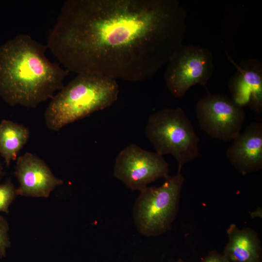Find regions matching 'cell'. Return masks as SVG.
Returning <instances> with one entry per match:
<instances>
[{"instance_id": "1", "label": "cell", "mask_w": 262, "mask_h": 262, "mask_svg": "<svg viewBox=\"0 0 262 262\" xmlns=\"http://www.w3.org/2000/svg\"><path fill=\"white\" fill-rule=\"evenodd\" d=\"M187 15L177 0H67L46 46L68 71L142 82L183 44Z\"/></svg>"}, {"instance_id": "2", "label": "cell", "mask_w": 262, "mask_h": 262, "mask_svg": "<svg viewBox=\"0 0 262 262\" xmlns=\"http://www.w3.org/2000/svg\"><path fill=\"white\" fill-rule=\"evenodd\" d=\"M47 49L23 33L0 46V96L6 103L35 108L63 88L69 71L48 59Z\"/></svg>"}, {"instance_id": "3", "label": "cell", "mask_w": 262, "mask_h": 262, "mask_svg": "<svg viewBox=\"0 0 262 262\" xmlns=\"http://www.w3.org/2000/svg\"><path fill=\"white\" fill-rule=\"evenodd\" d=\"M115 80L79 74L54 96L44 114L47 127L59 131L66 125L109 107L118 98Z\"/></svg>"}, {"instance_id": "4", "label": "cell", "mask_w": 262, "mask_h": 262, "mask_svg": "<svg viewBox=\"0 0 262 262\" xmlns=\"http://www.w3.org/2000/svg\"><path fill=\"white\" fill-rule=\"evenodd\" d=\"M146 135L156 152L172 155L181 171L185 164L200 154L199 137L189 118L181 108H166L151 114Z\"/></svg>"}, {"instance_id": "5", "label": "cell", "mask_w": 262, "mask_h": 262, "mask_svg": "<svg viewBox=\"0 0 262 262\" xmlns=\"http://www.w3.org/2000/svg\"><path fill=\"white\" fill-rule=\"evenodd\" d=\"M184 181L181 171L164 178L159 187H147L140 191L133 211L139 233L157 236L171 228L178 213L180 193Z\"/></svg>"}, {"instance_id": "6", "label": "cell", "mask_w": 262, "mask_h": 262, "mask_svg": "<svg viewBox=\"0 0 262 262\" xmlns=\"http://www.w3.org/2000/svg\"><path fill=\"white\" fill-rule=\"evenodd\" d=\"M167 63L164 73L165 84L176 98L183 97L194 85L205 86L214 70L212 52L193 44H182Z\"/></svg>"}, {"instance_id": "7", "label": "cell", "mask_w": 262, "mask_h": 262, "mask_svg": "<svg viewBox=\"0 0 262 262\" xmlns=\"http://www.w3.org/2000/svg\"><path fill=\"white\" fill-rule=\"evenodd\" d=\"M195 109L200 128L211 137L227 142L241 132L246 114L232 99L208 93L198 101Z\"/></svg>"}, {"instance_id": "8", "label": "cell", "mask_w": 262, "mask_h": 262, "mask_svg": "<svg viewBox=\"0 0 262 262\" xmlns=\"http://www.w3.org/2000/svg\"><path fill=\"white\" fill-rule=\"evenodd\" d=\"M168 167L163 156L132 144L117 156L114 176L131 190L140 191L149 183L167 176Z\"/></svg>"}, {"instance_id": "9", "label": "cell", "mask_w": 262, "mask_h": 262, "mask_svg": "<svg viewBox=\"0 0 262 262\" xmlns=\"http://www.w3.org/2000/svg\"><path fill=\"white\" fill-rule=\"evenodd\" d=\"M237 71L229 81L232 99L243 108H249L257 114L262 112V64L254 58L235 63L228 55Z\"/></svg>"}, {"instance_id": "10", "label": "cell", "mask_w": 262, "mask_h": 262, "mask_svg": "<svg viewBox=\"0 0 262 262\" xmlns=\"http://www.w3.org/2000/svg\"><path fill=\"white\" fill-rule=\"evenodd\" d=\"M15 174L19 184L17 195L48 197L55 187L63 183L43 160L28 152L17 158Z\"/></svg>"}, {"instance_id": "11", "label": "cell", "mask_w": 262, "mask_h": 262, "mask_svg": "<svg viewBox=\"0 0 262 262\" xmlns=\"http://www.w3.org/2000/svg\"><path fill=\"white\" fill-rule=\"evenodd\" d=\"M227 148L226 156L236 171L246 174L262 168V123L249 124Z\"/></svg>"}, {"instance_id": "12", "label": "cell", "mask_w": 262, "mask_h": 262, "mask_svg": "<svg viewBox=\"0 0 262 262\" xmlns=\"http://www.w3.org/2000/svg\"><path fill=\"white\" fill-rule=\"evenodd\" d=\"M227 233L228 242L223 254L230 262H261V241L254 230L249 228L240 229L231 224Z\"/></svg>"}, {"instance_id": "13", "label": "cell", "mask_w": 262, "mask_h": 262, "mask_svg": "<svg viewBox=\"0 0 262 262\" xmlns=\"http://www.w3.org/2000/svg\"><path fill=\"white\" fill-rule=\"evenodd\" d=\"M30 132L27 128L11 121L0 123V154L7 166L16 160L19 151L28 141Z\"/></svg>"}, {"instance_id": "14", "label": "cell", "mask_w": 262, "mask_h": 262, "mask_svg": "<svg viewBox=\"0 0 262 262\" xmlns=\"http://www.w3.org/2000/svg\"><path fill=\"white\" fill-rule=\"evenodd\" d=\"M17 195L16 189L10 180L0 185V212L8 213L9 207Z\"/></svg>"}, {"instance_id": "15", "label": "cell", "mask_w": 262, "mask_h": 262, "mask_svg": "<svg viewBox=\"0 0 262 262\" xmlns=\"http://www.w3.org/2000/svg\"><path fill=\"white\" fill-rule=\"evenodd\" d=\"M8 230L9 225L7 221L0 215V257L6 256V249L10 245Z\"/></svg>"}, {"instance_id": "16", "label": "cell", "mask_w": 262, "mask_h": 262, "mask_svg": "<svg viewBox=\"0 0 262 262\" xmlns=\"http://www.w3.org/2000/svg\"><path fill=\"white\" fill-rule=\"evenodd\" d=\"M199 262H230L227 257L217 251H210Z\"/></svg>"}, {"instance_id": "17", "label": "cell", "mask_w": 262, "mask_h": 262, "mask_svg": "<svg viewBox=\"0 0 262 262\" xmlns=\"http://www.w3.org/2000/svg\"><path fill=\"white\" fill-rule=\"evenodd\" d=\"M2 167L0 164V177H1V173H2Z\"/></svg>"}, {"instance_id": "18", "label": "cell", "mask_w": 262, "mask_h": 262, "mask_svg": "<svg viewBox=\"0 0 262 262\" xmlns=\"http://www.w3.org/2000/svg\"><path fill=\"white\" fill-rule=\"evenodd\" d=\"M176 262H184L181 259H180L178 261Z\"/></svg>"}]
</instances>
